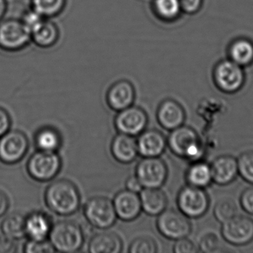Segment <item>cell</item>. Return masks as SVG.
<instances>
[{"instance_id": "30", "label": "cell", "mask_w": 253, "mask_h": 253, "mask_svg": "<svg viewBox=\"0 0 253 253\" xmlns=\"http://www.w3.org/2000/svg\"><path fill=\"white\" fill-rule=\"evenodd\" d=\"M154 4L158 13L167 19L175 17L181 10L180 0H155Z\"/></svg>"}, {"instance_id": "40", "label": "cell", "mask_w": 253, "mask_h": 253, "mask_svg": "<svg viewBox=\"0 0 253 253\" xmlns=\"http://www.w3.org/2000/svg\"><path fill=\"white\" fill-rule=\"evenodd\" d=\"M126 190L133 192V193H140L143 189L142 185H141V183H140L138 178L135 176L130 177V178H128L126 180Z\"/></svg>"}, {"instance_id": "18", "label": "cell", "mask_w": 253, "mask_h": 253, "mask_svg": "<svg viewBox=\"0 0 253 253\" xmlns=\"http://www.w3.org/2000/svg\"><path fill=\"white\" fill-rule=\"evenodd\" d=\"M135 101V90L129 82H117L107 95V102L111 109L120 111L131 106Z\"/></svg>"}, {"instance_id": "20", "label": "cell", "mask_w": 253, "mask_h": 253, "mask_svg": "<svg viewBox=\"0 0 253 253\" xmlns=\"http://www.w3.org/2000/svg\"><path fill=\"white\" fill-rule=\"evenodd\" d=\"M51 228V220L44 212H33L25 218V235L32 240H46Z\"/></svg>"}, {"instance_id": "15", "label": "cell", "mask_w": 253, "mask_h": 253, "mask_svg": "<svg viewBox=\"0 0 253 253\" xmlns=\"http://www.w3.org/2000/svg\"><path fill=\"white\" fill-rule=\"evenodd\" d=\"M138 152L143 157H159L168 146L165 135L156 129L144 130L136 141Z\"/></svg>"}, {"instance_id": "7", "label": "cell", "mask_w": 253, "mask_h": 253, "mask_svg": "<svg viewBox=\"0 0 253 253\" xmlns=\"http://www.w3.org/2000/svg\"><path fill=\"white\" fill-rule=\"evenodd\" d=\"M156 227L164 237L175 241L187 238L192 230L189 218L174 209H165L158 215Z\"/></svg>"}, {"instance_id": "23", "label": "cell", "mask_w": 253, "mask_h": 253, "mask_svg": "<svg viewBox=\"0 0 253 253\" xmlns=\"http://www.w3.org/2000/svg\"><path fill=\"white\" fill-rule=\"evenodd\" d=\"M186 180L188 185L206 188L212 182L211 165L200 160L194 161L186 172Z\"/></svg>"}, {"instance_id": "41", "label": "cell", "mask_w": 253, "mask_h": 253, "mask_svg": "<svg viewBox=\"0 0 253 253\" xmlns=\"http://www.w3.org/2000/svg\"><path fill=\"white\" fill-rule=\"evenodd\" d=\"M9 206V201L7 196L0 190V217L4 215Z\"/></svg>"}, {"instance_id": "26", "label": "cell", "mask_w": 253, "mask_h": 253, "mask_svg": "<svg viewBox=\"0 0 253 253\" xmlns=\"http://www.w3.org/2000/svg\"><path fill=\"white\" fill-rule=\"evenodd\" d=\"M4 236L16 240L25 236V218L19 213L7 215L1 224Z\"/></svg>"}, {"instance_id": "32", "label": "cell", "mask_w": 253, "mask_h": 253, "mask_svg": "<svg viewBox=\"0 0 253 253\" xmlns=\"http://www.w3.org/2000/svg\"><path fill=\"white\" fill-rule=\"evenodd\" d=\"M158 248L156 242L147 236L137 238L129 245V253H155Z\"/></svg>"}, {"instance_id": "13", "label": "cell", "mask_w": 253, "mask_h": 253, "mask_svg": "<svg viewBox=\"0 0 253 253\" xmlns=\"http://www.w3.org/2000/svg\"><path fill=\"white\" fill-rule=\"evenodd\" d=\"M215 81L223 92L234 93L243 85V71L239 64L233 61H224L215 71Z\"/></svg>"}, {"instance_id": "11", "label": "cell", "mask_w": 253, "mask_h": 253, "mask_svg": "<svg viewBox=\"0 0 253 253\" xmlns=\"http://www.w3.org/2000/svg\"><path fill=\"white\" fill-rule=\"evenodd\" d=\"M31 39V32L22 21L9 19L0 24V47L3 49L19 50Z\"/></svg>"}, {"instance_id": "10", "label": "cell", "mask_w": 253, "mask_h": 253, "mask_svg": "<svg viewBox=\"0 0 253 253\" xmlns=\"http://www.w3.org/2000/svg\"><path fill=\"white\" fill-rule=\"evenodd\" d=\"M28 150V138L20 131H10L0 137V160L2 163H17L23 158Z\"/></svg>"}, {"instance_id": "27", "label": "cell", "mask_w": 253, "mask_h": 253, "mask_svg": "<svg viewBox=\"0 0 253 253\" xmlns=\"http://www.w3.org/2000/svg\"><path fill=\"white\" fill-rule=\"evenodd\" d=\"M230 53L233 62L246 65L253 59V46L247 40H239L232 46Z\"/></svg>"}, {"instance_id": "42", "label": "cell", "mask_w": 253, "mask_h": 253, "mask_svg": "<svg viewBox=\"0 0 253 253\" xmlns=\"http://www.w3.org/2000/svg\"><path fill=\"white\" fill-rule=\"evenodd\" d=\"M6 10L5 0H0V18L2 17Z\"/></svg>"}, {"instance_id": "35", "label": "cell", "mask_w": 253, "mask_h": 253, "mask_svg": "<svg viewBox=\"0 0 253 253\" xmlns=\"http://www.w3.org/2000/svg\"><path fill=\"white\" fill-rule=\"evenodd\" d=\"M175 253H194L197 252L194 244L187 238L178 239L173 246Z\"/></svg>"}, {"instance_id": "3", "label": "cell", "mask_w": 253, "mask_h": 253, "mask_svg": "<svg viewBox=\"0 0 253 253\" xmlns=\"http://www.w3.org/2000/svg\"><path fill=\"white\" fill-rule=\"evenodd\" d=\"M49 242L57 252L72 253L80 251L84 242V233L77 223L61 221L52 226Z\"/></svg>"}, {"instance_id": "37", "label": "cell", "mask_w": 253, "mask_h": 253, "mask_svg": "<svg viewBox=\"0 0 253 253\" xmlns=\"http://www.w3.org/2000/svg\"><path fill=\"white\" fill-rule=\"evenodd\" d=\"M17 251L15 240L7 237L0 236V253H13Z\"/></svg>"}, {"instance_id": "29", "label": "cell", "mask_w": 253, "mask_h": 253, "mask_svg": "<svg viewBox=\"0 0 253 253\" xmlns=\"http://www.w3.org/2000/svg\"><path fill=\"white\" fill-rule=\"evenodd\" d=\"M65 0H33L34 10L41 16H50L60 11Z\"/></svg>"}, {"instance_id": "4", "label": "cell", "mask_w": 253, "mask_h": 253, "mask_svg": "<svg viewBox=\"0 0 253 253\" xmlns=\"http://www.w3.org/2000/svg\"><path fill=\"white\" fill-rule=\"evenodd\" d=\"M84 215L92 226L100 230L111 228L117 219L113 202L103 196L89 199L84 206Z\"/></svg>"}, {"instance_id": "8", "label": "cell", "mask_w": 253, "mask_h": 253, "mask_svg": "<svg viewBox=\"0 0 253 253\" xmlns=\"http://www.w3.org/2000/svg\"><path fill=\"white\" fill-rule=\"evenodd\" d=\"M168 175V166L159 157H143L135 169V177L143 188H161L165 184Z\"/></svg>"}, {"instance_id": "1", "label": "cell", "mask_w": 253, "mask_h": 253, "mask_svg": "<svg viewBox=\"0 0 253 253\" xmlns=\"http://www.w3.org/2000/svg\"><path fill=\"white\" fill-rule=\"evenodd\" d=\"M47 206L54 213L69 216L75 213L81 204V196L77 186L67 179L53 181L44 194Z\"/></svg>"}, {"instance_id": "9", "label": "cell", "mask_w": 253, "mask_h": 253, "mask_svg": "<svg viewBox=\"0 0 253 253\" xmlns=\"http://www.w3.org/2000/svg\"><path fill=\"white\" fill-rule=\"evenodd\" d=\"M221 234L226 242L235 246H243L253 241V220L245 215H236L222 223Z\"/></svg>"}, {"instance_id": "28", "label": "cell", "mask_w": 253, "mask_h": 253, "mask_svg": "<svg viewBox=\"0 0 253 253\" xmlns=\"http://www.w3.org/2000/svg\"><path fill=\"white\" fill-rule=\"evenodd\" d=\"M238 212L239 209L235 201L227 198L218 201L214 208V215L221 224L236 216Z\"/></svg>"}, {"instance_id": "22", "label": "cell", "mask_w": 253, "mask_h": 253, "mask_svg": "<svg viewBox=\"0 0 253 253\" xmlns=\"http://www.w3.org/2000/svg\"><path fill=\"white\" fill-rule=\"evenodd\" d=\"M123 243L121 238L114 233L104 232L95 235L88 245L91 253H120L123 251Z\"/></svg>"}, {"instance_id": "14", "label": "cell", "mask_w": 253, "mask_h": 253, "mask_svg": "<svg viewBox=\"0 0 253 253\" xmlns=\"http://www.w3.org/2000/svg\"><path fill=\"white\" fill-rule=\"evenodd\" d=\"M113 203L117 218L124 221H133L142 210L139 195L127 190L117 193Z\"/></svg>"}, {"instance_id": "5", "label": "cell", "mask_w": 253, "mask_h": 253, "mask_svg": "<svg viewBox=\"0 0 253 253\" xmlns=\"http://www.w3.org/2000/svg\"><path fill=\"white\" fill-rule=\"evenodd\" d=\"M61 168L62 160L57 153L41 150L31 156L27 165L31 178L41 182L51 181L60 172Z\"/></svg>"}, {"instance_id": "19", "label": "cell", "mask_w": 253, "mask_h": 253, "mask_svg": "<svg viewBox=\"0 0 253 253\" xmlns=\"http://www.w3.org/2000/svg\"><path fill=\"white\" fill-rule=\"evenodd\" d=\"M111 152L117 161L132 163L138 154L136 141L133 137L120 133L111 143Z\"/></svg>"}, {"instance_id": "39", "label": "cell", "mask_w": 253, "mask_h": 253, "mask_svg": "<svg viewBox=\"0 0 253 253\" xmlns=\"http://www.w3.org/2000/svg\"><path fill=\"white\" fill-rule=\"evenodd\" d=\"M202 0H180L181 8L187 13H193L199 8Z\"/></svg>"}, {"instance_id": "2", "label": "cell", "mask_w": 253, "mask_h": 253, "mask_svg": "<svg viewBox=\"0 0 253 253\" xmlns=\"http://www.w3.org/2000/svg\"><path fill=\"white\" fill-rule=\"evenodd\" d=\"M167 142L171 152L181 158L196 161L203 155L200 138L190 126L182 125L171 131Z\"/></svg>"}, {"instance_id": "25", "label": "cell", "mask_w": 253, "mask_h": 253, "mask_svg": "<svg viewBox=\"0 0 253 253\" xmlns=\"http://www.w3.org/2000/svg\"><path fill=\"white\" fill-rule=\"evenodd\" d=\"M36 144L39 150L56 152L62 144L60 135L53 128H42L36 135Z\"/></svg>"}, {"instance_id": "24", "label": "cell", "mask_w": 253, "mask_h": 253, "mask_svg": "<svg viewBox=\"0 0 253 253\" xmlns=\"http://www.w3.org/2000/svg\"><path fill=\"white\" fill-rule=\"evenodd\" d=\"M31 38L38 46L47 47L56 41L58 31L52 22L43 19L31 29Z\"/></svg>"}, {"instance_id": "31", "label": "cell", "mask_w": 253, "mask_h": 253, "mask_svg": "<svg viewBox=\"0 0 253 253\" xmlns=\"http://www.w3.org/2000/svg\"><path fill=\"white\" fill-rule=\"evenodd\" d=\"M239 175L253 185V152H246L237 159Z\"/></svg>"}, {"instance_id": "6", "label": "cell", "mask_w": 253, "mask_h": 253, "mask_svg": "<svg viewBox=\"0 0 253 253\" xmlns=\"http://www.w3.org/2000/svg\"><path fill=\"white\" fill-rule=\"evenodd\" d=\"M177 204L180 212L187 218H199L208 212L209 197L204 189L187 185L180 190Z\"/></svg>"}, {"instance_id": "21", "label": "cell", "mask_w": 253, "mask_h": 253, "mask_svg": "<svg viewBox=\"0 0 253 253\" xmlns=\"http://www.w3.org/2000/svg\"><path fill=\"white\" fill-rule=\"evenodd\" d=\"M141 209L147 215L158 216L166 209L168 198L160 188H143L140 192Z\"/></svg>"}, {"instance_id": "38", "label": "cell", "mask_w": 253, "mask_h": 253, "mask_svg": "<svg viewBox=\"0 0 253 253\" xmlns=\"http://www.w3.org/2000/svg\"><path fill=\"white\" fill-rule=\"evenodd\" d=\"M10 126V118L8 113L0 108V137L8 132Z\"/></svg>"}, {"instance_id": "12", "label": "cell", "mask_w": 253, "mask_h": 253, "mask_svg": "<svg viewBox=\"0 0 253 253\" xmlns=\"http://www.w3.org/2000/svg\"><path fill=\"white\" fill-rule=\"evenodd\" d=\"M148 123L147 113L137 106L128 107L119 111L114 120L115 127L120 133L138 136L145 130Z\"/></svg>"}, {"instance_id": "16", "label": "cell", "mask_w": 253, "mask_h": 253, "mask_svg": "<svg viewBox=\"0 0 253 253\" xmlns=\"http://www.w3.org/2000/svg\"><path fill=\"white\" fill-rule=\"evenodd\" d=\"M156 115L160 126L169 131L182 126L186 117L181 104L172 99L165 100L159 105Z\"/></svg>"}, {"instance_id": "36", "label": "cell", "mask_w": 253, "mask_h": 253, "mask_svg": "<svg viewBox=\"0 0 253 253\" xmlns=\"http://www.w3.org/2000/svg\"><path fill=\"white\" fill-rule=\"evenodd\" d=\"M240 203L245 212L253 215V187L246 189L242 193Z\"/></svg>"}, {"instance_id": "33", "label": "cell", "mask_w": 253, "mask_h": 253, "mask_svg": "<svg viewBox=\"0 0 253 253\" xmlns=\"http://www.w3.org/2000/svg\"><path fill=\"white\" fill-rule=\"evenodd\" d=\"M220 248V241L214 233H207L201 238L199 249L201 252L211 253L216 252Z\"/></svg>"}, {"instance_id": "34", "label": "cell", "mask_w": 253, "mask_h": 253, "mask_svg": "<svg viewBox=\"0 0 253 253\" xmlns=\"http://www.w3.org/2000/svg\"><path fill=\"white\" fill-rule=\"evenodd\" d=\"M25 252L28 253H50L56 252L50 242L46 240H31L25 247Z\"/></svg>"}, {"instance_id": "17", "label": "cell", "mask_w": 253, "mask_h": 253, "mask_svg": "<svg viewBox=\"0 0 253 253\" xmlns=\"http://www.w3.org/2000/svg\"><path fill=\"white\" fill-rule=\"evenodd\" d=\"M212 181L220 186L231 184L239 175L237 160L233 156L217 157L211 164Z\"/></svg>"}]
</instances>
